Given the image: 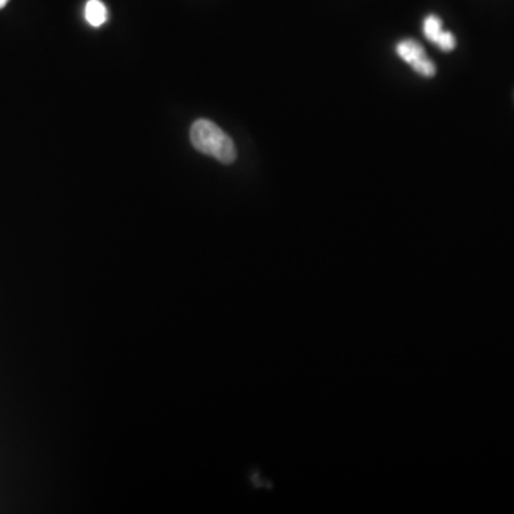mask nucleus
Here are the masks:
<instances>
[{"mask_svg": "<svg viewBox=\"0 0 514 514\" xmlns=\"http://www.w3.org/2000/svg\"><path fill=\"white\" fill-rule=\"evenodd\" d=\"M191 142L200 153L216 159L224 165H231L238 158L232 137L210 120L199 119L193 123Z\"/></svg>", "mask_w": 514, "mask_h": 514, "instance_id": "obj_1", "label": "nucleus"}, {"mask_svg": "<svg viewBox=\"0 0 514 514\" xmlns=\"http://www.w3.org/2000/svg\"><path fill=\"white\" fill-rule=\"evenodd\" d=\"M397 54L407 65L414 69V72L425 78H433L436 75V66L428 58L425 49L414 40H403L397 45Z\"/></svg>", "mask_w": 514, "mask_h": 514, "instance_id": "obj_2", "label": "nucleus"}, {"mask_svg": "<svg viewBox=\"0 0 514 514\" xmlns=\"http://www.w3.org/2000/svg\"><path fill=\"white\" fill-rule=\"evenodd\" d=\"M423 32L432 44L437 45L443 52H452L456 47V39L452 33L443 30L439 16L430 15L423 23Z\"/></svg>", "mask_w": 514, "mask_h": 514, "instance_id": "obj_3", "label": "nucleus"}, {"mask_svg": "<svg viewBox=\"0 0 514 514\" xmlns=\"http://www.w3.org/2000/svg\"><path fill=\"white\" fill-rule=\"evenodd\" d=\"M85 19L90 26L101 28L108 20V9L101 0H87L85 6Z\"/></svg>", "mask_w": 514, "mask_h": 514, "instance_id": "obj_4", "label": "nucleus"}, {"mask_svg": "<svg viewBox=\"0 0 514 514\" xmlns=\"http://www.w3.org/2000/svg\"><path fill=\"white\" fill-rule=\"evenodd\" d=\"M9 4V0H0V9H4L6 4Z\"/></svg>", "mask_w": 514, "mask_h": 514, "instance_id": "obj_5", "label": "nucleus"}]
</instances>
